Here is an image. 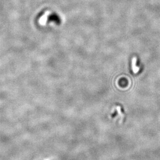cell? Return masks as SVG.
I'll return each mask as SVG.
<instances>
[{
    "label": "cell",
    "mask_w": 160,
    "mask_h": 160,
    "mask_svg": "<svg viewBox=\"0 0 160 160\" xmlns=\"http://www.w3.org/2000/svg\"><path fill=\"white\" fill-rule=\"evenodd\" d=\"M48 15H49V13L46 12V13H45V14L43 15V16L41 17V18L39 20L40 24H42V25H45V24L46 22H47V20H48Z\"/></svg>",
    "instance_id": "cell-1"
}]
</instances>
